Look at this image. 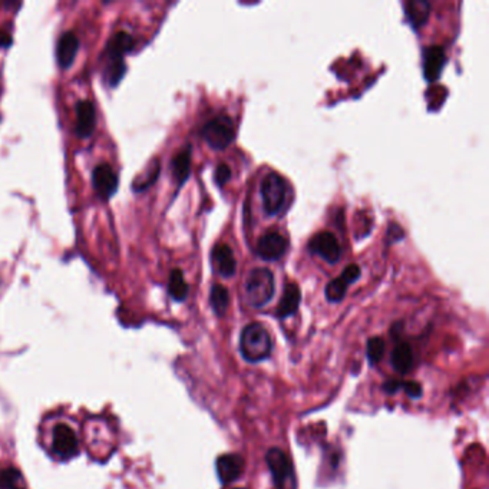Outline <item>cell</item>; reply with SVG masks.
<instances>
[{"instance_id":"1","label":"cell","mask_w":489,"mask_h":489,"mask_svg":"<svg viewBox=\"0 0 489 489\" xmlns=\"http://www.w3.org/2000/svg\"><path fill=\"white\" fill-rule=\"evenodd\" d=\"M240 353L248 363H259L270 358L273 340L262 323H250L240 335Z\"/></svg>"},{"instance_id":"2","label":"cell","mask_w":489,"mask_h":489,"mask_svg":"<svg viewBox=\"0 0 489 489\" xmlns=\"http://www.w3.org/2000/svg\"><path fill=\"white\" fill-rule=\"evenodd\" d=\"M275 291L274 274L266 267L252 268L246 280V298L247 303L254 307H264L273 298Z\"/></svg>"},{"instance_id":"3","label":"cell","mask_w":489,"mask_h":489,"mask_svg":"<svg viewBox=\"0 0 489 489\" xmlns=\"http://www.w3.org/2000/svg\"><path fill=\"white\" fill-rule=\"evenodd\" d=\"M205 143L216 151H223L228 148L236 138L234 122L228 115H217L216 118L209 120L201 131Z\"/></svg>"},{"instance_id":"4","label":"cell","mask_w":489,"mask_h":489,"mask_svg":"<svg viewBox=\"0 0 489 489\" xmlns=\"http://www.w3.org/2000/svg\"><path fill=\"white\" fill-rule=\"evenodd\" d=\"M266 462L273 475L275 489H296L293 463L283 449L270 448L266 454Z\"/></svg>"},{"instance_id":"5","label":"cell","mask_w":489,"mask_h":489,"mask_svg":"<svg viewBox=\"0 0 489 489\" xmlns=\"http://www.w3.org/2000/svg\"><path fill=\"white\" fill-rule=\"evenodd\" d=\"M286 191L287 185L283 177H280L277 173H270L266 175L262 182L260 193L264 213L268 217H274L282 211L286 201Z\"/></svg>"},{"instance_id":"6","label":"cell","mask_w":489,"mask_h":489,"mask_svg":"<svg viewBox=\"0 0 489 489\" xmlns=\"http://www.w3.org/2000/svg\"><path fill=\"white\" fill-rule=\"evenodd\" d=\"M309 248L312 252L317 254L319 257H321L324 262H328L329 264H336L340 257H342V248L340 244L336 239L335 234L329 231H323L316 234L310 244Z\"/></svg>"},{"instance_id":"7","label":"cell","mask_w":489,"mask_h":489,"mask_svg":"<svg viewBox=\"0 0 489 489\" xmlns=\"http://www.w3.org/2000/svg\"><path fill=\"white\" fill-rule=\"evenodd\" d=\"M92 185L101 200H111L118 190V175L108 164H99L92 173Z\"/></svg>"},{"instance_id":"8","label":"cell","mask_w":489,"mask_h":489,"mask_svg":"<svg viewBox=\"0 0 489 489\" xmlns=\"http://www.w3.org/2000/svg\"><path fill=\"white\" fill-rule=\"evenodd\" d=\"M289 248L287 240L277 231H268L257 243V254L264 262L280 260Z\"/></svg>"},{"instance_id":"9","label":"cell","mask_w":489,"mask_h":489,"mask_svg":"<svg viewBox=\"0 0 489 489\" xmlns=\"http://www.w3.org/2000/svg\"><path fill=\"white\" fill-rule=\"evenodd\" d=\"M54 452L58 458L67 460L77 455L78 452V438L75 431L65 424H59L54 429Z\"/></svg>"},{"instance_id":"10","label":"cell","mask_w":489,"mask_h":489,"mask_svg":"<svg viewBox=\"0 0 489 489\" xmlns=\"http://www.w3.org/2000/svg\"><path fill=\"white\" fill-rule=\"evenodd\" d=\"M246 468V460L239 454H225L217 458L216 471L221 483L228 485L237 481Z\"/></svg>"},{"instance_id":"11","label":"cell","mask_w":489,"mask_h":489,"mask_svg":"<svg viewBox=\"0 0 489 489\" xmlns=\"http://www.w3.org/2000/svg\"><path fill=\"white\" fill-rule=\"evenodd\" d=\"M447 63V54L442 46H428L424 51V75L428 82L439 79L442 69Z\"/></svg>"},{"instance_id":"12","label":"cell","mask_w":489,"mask_h":489,"mask_svg":"<svg viewBox=\"0 0 489 489\" xmlns=\"http://www.w3.org/2000/svg\"><path fill=\"white\" fill-rule=\"evenodd\" d=\"M97 111L90 101H79L77 104V135L79 138H89L95 131Z\"/></svg>"},{"instance_id":"13","label":"cell","mask_w":489,"mask_h":489,"mask_svg":"<svg viewBox=\"0 0 489 489\" xmlns=\"http://www.w3.org/2000/svg\"><path fill=\"white\" fill-rule=\"evenodd\" d=\"M79 51V39L72 32H65L58 40L56 46V61L62 69H67L75 62L77 54Z\"/></svg>"},{"instance_id":"14","label":"cell","mask_w":489,"mask_h":489,"mask_svg":"<svg viewBox=\"0 0 489 489\" xmlns=\"http://www.w3.org/2000/svg\"><path fill=\"white\" fill-rule=\"evenodd\" d=\"M213 262L223 277H232L237 271V262L232 250L227 244H217L213 250Z\"/></svg>"},{"instance_id":"15","label":"cell","mask_w":489,"mask_h":489,"mask_svg":"<svg viewBox=\"0 0 489 489\" xmlns=\"http://www.w3.org/2000/svg\"><path fill=\"white\" fill-rule=\"evenodd\" d=\"M300 301H301V291H300L298 286L296 283H289L284 289V293H283L280 303H278V307L275 312L277 317L278 319H287V317L294 316L298 310Z\"/></svg>"},{"instance_id":"16","label":"cell","mask_w":489,"mask_h":489,"mask_svg":"<svg viewBox=\"0 0 489 489\" xmlns=\"http://www.w3.org/2000/svg\"><path fill=\"white\" fill-rule=\"evenodd\" d=\"M134 48V38L127 32H116L106 43L105 55L109 61L124 59V56Z\"/></svg>"},{"instance_id":"17","label":"cell","mask_w":489,"mask_h":489,"mask_svg":"<svg viewBox=\"0 0 489 489\" xmlns=\"http://www.w3.org/2000/svg\"><path fill=\"white\" fill-rule=\"evenodd\" d=\"M390 363L394 371H398L401 375H406L413 366V351L410 344L406 342L396 344L390 356Z\"/></svg>"},{"instance_id":"18","label":"cell","mask_w":489,"mask_h":489,"mask_svg":"<svg viewBox=\"0 0 489 489\" xmlns=\"http://www.w3.org/2000/svg\"><path fill=\"white\" fill-rule=\"evenodd\" d=\"M405 13L413 28L425 25L431 16V3L426 0H409L405 3Z\"/></svg>"},{"instance_id":"19","label":"cell","mask_w":489,"mask_h":489,"mask_svg":"<svg viewBox=\"0 0 489 489\" xmlns=\"http://www.w3.org/2000/svg\"><path fill=\"white\" fill-rule=\"evenodd\" d=\"M190 173H191V148L187 147L182 151H179L173 158V174L179 187L189 179Z\"/></svg>"},{"instance_id":"20","label":"cell","mask_w":489,"mask_h":489,"mask_svg":"<svg viewBox=\"0 0 489 489\" xmlns=\"http://www.w3.org/2000/svg\"><path fill=\"white\" fill-rule=\"evenodd\" d=\"M209 305H211L213 312L218 316L223 317L230 306V291L227 287L221 284H214L209 291Z\"/></svg>"},{"instance_id":"21","label":"cell","mask_w":489,"mask_h":489,"mask_svg":"<svg viewBox=\"0 0 489 489\" xmlns=\"http://www.w3.org/2000/svg\"><path fill=\"white\" fill-rule=\"evenodd\" d=\"M190 291V287L185 282L184 273L179 268H175L170 274V282H168V293L175 301H184L187 298Z\"/></svg>"},{"instance_id":"22","label":"cell","mask_w":489,"mask_h":489,"mask_svg":"<svg viewBox=\"0 0 489 489\" xmlns=\"http://www.w3.org/2000/svg\"><path fill=\"white\" fill-rule=\"evenodd\" d=\"M383 389L393 394L396 392H399V390H403L409 398L412 399H417V398H422V393H424V389H422V385L421 383H417V382H402V380H396V379H392V380H387L383 383Z\"/></svg>"},{"instance_id":"23","label":"cell","mask_w":489,"mask_h":489,"mask_svg":"<svg viewBox=\"0 0 489 489\" xmlns=\"http://www.w3.org/2000/svg\"><path fill=\"white\" fill-rule=\"evenodd\" d=\"M127 74V65L124 59H113L109 61L106 69H105V82L111 86L115 88L116 85H120L122 78Z\"/></svg>"},{"instance_id":"24","label":"cell","mask_w":489,"mask_h":489,"mask_svg":"<svg viewBox=\"0 0 489 489\" xmlns=\"http://www.w3.org/2000/svg\"><path fill=\"white\" fill-rule=\"evenodd\" d=\"M0 486L3 489H26V482L20 471L8 468L0 472Z\"/></svg>"},{"instance_id":"25","label":"cell","mask_w":489,"mask_h":489,"mask_svg":"<svg viewBox=\"0 0 489 489\" xmlns=\"http://www.w3.org/2000/svg\"><path fill=\"white\" fill-rule=\"evenodd\" d=\"M347 286L348 284L343 280L342 277L333 278V280H330L324 289L326 300L330 301V303H340L347 293Z\"/></svg>"},{"instance_id":"26","label":"cell","mask_w":489,"mask_h":489,"mask_svg":"<svg viewBox=\"0 0 489 489\" xmlns=\"http://www.w3.org/2000/svg\"><path fill=\"white\" fill-rule=\"evenodd\" d=\"M385 348H386V343L382 337L376 336V337L369 339L367 347H366V355H367L370 364H378L382 360L383 355H385Z\"/></svg>"},{"instance_id":"27","label":"cell","mask_w":489,"mask_h":489,"mask_svg":"<svg viewBox=\"0 0 489 489\" xmlns=\"http://www.w3.org/2000/svg\"><path fill=\"white\" fill-rule=\"evenodd\" d=\"M159 170H161L159 162H155L154 168L148 173V175H147L145 179H139V181H135V182H134V191H135V193H143V191L148 190V189L151 187V185L157 181V178H158V175H159Z\"/></svg>"},{"instance_id":"28","label":"cell","mask_w":489,"mask_h":489,"mask_svg":"<svg viewBox=\"0 0 489 489\" xmlns=\"http://www.w3.org/2000/svg\"><path fill=\"white\" fill-rule=\"evenodd\" d=\"M360 274H362V270L358 264H351V266H347L343 273H342V278L343 280L347 283V284H352L355 283L356 280H359L360 278Z\"/></svg>"},{"instance_id":"29","label":"cell","mask_w":489,"mask_h":489,"mask_svg":"<svg viewBox=\"0 0 489 489\" xmlns=\"http://www.w3.org/2000/svg\"><path fill=\"white\" fill-rule=\"evenodd\" d=\"M230 179H231V168L227 164H220L216 170V182L218 184V187H224Z\"/></svg>"},{"instance_id":"30","label":"cell","mask_w":489,"mask_h":489,"mask_svg":"<svg viewBox=\"0 0 489 489\" xmlns=\"http://www.w3.org/2000/svg\"><path fill=\"white\" fill-rule=\"evenodd\" d=\"M403 237H405V232H403L402 227L398 224H390V227L387 230V241L394 243V241H399Z\"/></svg>"},{"instance_id":"31","label":"cell","mask_w":489,"mask_h":489,"mask_svg":"<svg viewBox=\"0 0 489 489\" xmlns=\"http://www.w3.org/2000/svg\"><path fill=\"white\" fill-rule=\"evenodd\" d=\"M10 45H12V36L5 32L0 33V46H3V48H9Z\"/></svg>"},{"instance_id":"32","label":"cell","mask_w":489,"mask_h":489,"mask_svg":"<svg viewBox=\"0 0 489 489\" xmlns=\"http://www.w3.org/2000/svg\"><path fill=\"white\" fill-rule=\"evenodd\" d=\"M234 489H246V488H234Z\"/></svg>"}]
</instances>
